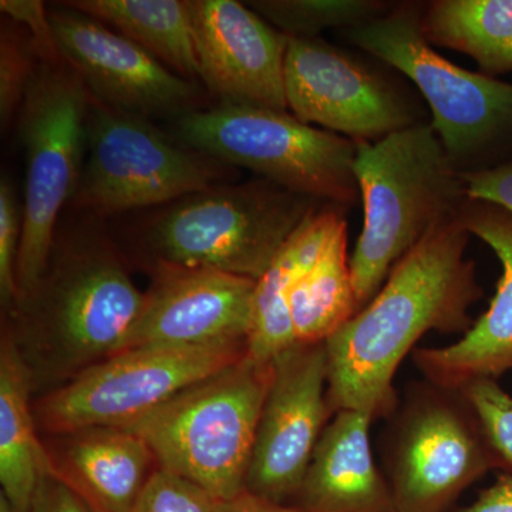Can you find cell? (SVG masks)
I'll return each mask as SVG.
<instances>
[{"label": "cell", "mask_w": 512, "mask_h": 512, "mask_svg": "<svg viewBox=\"0 0 512 512\" xmlns=\"http://www.w3.org/2000/svg\"><path fill=\"white\" fill-rule=\"evenodd\" d=\"M471 234L463 220L444 225L403 256L380 291L325 342L333 416L359 410L387 417L399 396L393 382L404 357L427 332L466 333L483 298Z\"/></svg>", "instance_id": "cell-1"}, {"label": "cell", "mask_w": 512, "mask_h": 512, "mask_svg": "<svg viewBox=\"0 0 512 512\" xmlns=\"http://www.w3.org/2000/svg\"><path fill=\"white\" fill-rule=\"evenodd\" d=\"M33 384L19 350L3 333L0 345V494L18 512H30L42 478L52 473L40 441L33 404Z\"/></svg>", "instance_id": "cell-21"}, {"label": "cell", "mask_w": 512, "mask_h": 512, "mask_svg": "<svg viewBox=\"0 0 512 512\" xmlns=\"http://www.w3.org/2000/svg\"><path fill=\"white\" fill-rule=\"evenodd\" d=\"M373 417L340 410L318 441L293 504L308 512H396L370 443Z\"/></svg>", "instance_id": "cell-19"}, {"label": "cell", "mask_w": 512, "mask_h": 512, "mask_svg": "<svg viewBox=\"0 0 512 512\" xmlns=\"http://www.w3.org/2000/svg\"><path fill=\"white\" fill-rule=\"evenodd\" d=\"M52 474L94 512H131L157 461L146 441L121 427H89L52 436Z\"/></svg>", "instance_id": "cell-18"}, {"label": "cell", "mask_w": 512, "mask_h": 512, "mask_svg": "<svg viewBox=\"0 0 512 512\" xmlns=\"http://www.w3.org/2000/svg\"><path fill=\"white\" fill-rule=\"evenodd\" d=\"M153 271L143 311L124 350L249 342L256 281L188 266L154 264Z\"/></svg>", "instance_id": "cell-16"}, {"label": "cell", "mask_w": 512, "mask_h": 512, "mask_svg": "<svg viewBox=\"0 0 512 512\" xmlns=\"http://www.w3.org/2000/svg\"><path fill=\"white\" fill-rule=\"evenodd\" d=\"M247 5L286 37L315 39L328 29H352L379 18L372 0H254Z\"/></svg>", "instance_id": "cell-25"}, {"label": "cell", "mask_w": 512, "mask_h": 512, "mask_svg": "<svg viewBox=\"0 0 512 512\" xmlns=\"http://www.w3.org/2000/svg\"><path fill=\"white\" fill-rule=\"evenodd\" d=\"M231 173V165L178 143L147 117L90 96L86 158L70 204L97 215L157 207L220 185Z\"/></svg>", "instance_id": "cell-9"}, {"label": "cell", "mask_w": 512, "mask_h": 512, "mask_svg": "<svg viewBox=\"0 0 512 512\" xmlns=\"http://www.w3.org/2000/svg\"><path fill=\"white\" fill-rule=\"evenodd\" d=\"M345 221L333 208L313 211L285 242L268 271L256 281L249 356L261 362H274L276 356L296 345L289 298L299 279L316 264L336 229Z\"/></svg>", "instance_id": "cell-20"}, {"label": "cell", "mask_w": 512, "mask_h": 512, "mask_svg": "<svg viewBox=\"0 0 512 512\" xmlns=\"http://www.w3.org/2000/svg\"><path fill=\"white\" fill-rule=\"evenodd\" d=\"M473 404L488 444L497 458L498 470L512 471V397L498 380L481 379L461 389Z\"/></svg>", "instance_id": "cell-27"}, {"label": "cell", "mask_w": 512, "mask_h": 512, "mask_svg": "<svg viewBox=\"0 0 512 512\" xmlns=\"http://www.w3.org/2000/svg\"><path fill=\"white\" fill-rule=\"evenodd\" d=\"M288 110L296 119L357 144L413 126V111L383 79L319 37H288L284 64Z\"/></svg>", "instance_id": "cell-13"}, {"label": "cell", "mask_w": 512, "mask_h": 512, "mask_svg": "<svg viewBox=\"0 0 512 512\" xmlns=\"http://www.w3.org/2000/svg\"><path fill=\"white\" fill-rule=\"evenodd\" d=\"M332 417L325 343H296L276 356L245 491L275 503L293 504Z\"/></svg>", "instance_id": "cell-12"}, {"label": "cell", "mask_w": 512, "mask_h": 512, "mask_svg": "<svg viewBox=\"0 0 512 512\" xmlns=\"http://www.w3.org/2000/svg\"><path fill=\"white\" fill-rule=\"evenodd\" d=\"M187 80L200 79L187 0H72Z\"/></svg>", "instance_id": "cell-22"}, {"label": "cell", "mask_w": 512, "mask_h": 512, "mask_svg": "<svg viewBox=\"0 0 512 512\" xmlns=\"http://www.w3.org/2000/svg\"><path fill=\"white\" fill-rule=\"evenodd\" d=\"M470 201L490 202L512 212V158L461 173Z\"/></svg>", "instance_id": "cell-30"}, {"label": "cell", "mask_w": 512, "mask_h": 512, "mask_svg": "<svg viewBox=\"0 0 512 512\" xmlns=\"http://www.w3.org/2000/svg\"><path fill=\"white\" fill-rule=\"evenodd\" d=\"M359 312L348 256L346 221L289 298L293 336L299 345L325 343Z\"/></svg>", "instance_id": "cell-23"}, {"label": "cell", "mask_w": 512, "mask_h": 512, "mask_svg": "<svg viewBox=\"0 0 512 512\" xmlns=\"http://www.w3.org/2000/svg\"><path fill=\"white\" fill-rule=\"evenodd\" d=\"M217 512H308L296 504H281L275 501L265 500L256 495L244 491L231 498V500L220 501Z\"/></svg>", "instance_id": "cell-34"}, {"label": "cell", "mask_w": 512, "mask_h": 512, "mask_svg": "<svg viewBox=\"0 0 512 512\" xmlns=\"http://www.w3.org/2000/svg\"><path fill=\"white\" fill-rule=\"evenodd\" d=\"M90 93L62 57L40 60L18 116L25 148L23 231L16 282L19 301L45 275L57 220L72 201L87 148Z\"/></svg>", "instance_id": "cell-7"}, {"label": "cell", "mask_w": 512, "mask_h": 512, "mask_svg": "<svg viewBox=\"0 0 512 512\" xmlns=\"http://www.w3.org/2000/svg\"><path fill=\"white\" fill-rule=\"evenodd\" d=\"M380 447L396 512H447L470 485L498 470L466 394L426 379L407 386Z\"/></svg>", "instance_id": "cell-6"}, {"label": "cell", "mask_w": 512, "mask_h": 512, "mask_svg": "<svg viewBox=\"0 0 512 512\" xmlns=\"http://www.w3.org/2000/svg\"><path fill=\"white\" fill-rule=\"evenodd\" d=\"M272 373L274 362L247 355L121 429L146 441L158 467L231 500L245 491Z\"/></svg>", "instance_id": "cell-4"}, {"label": "cell", "mask_w": 512, "mask_h": 512, "mask_svg": "<svg viewBox=\"0 0 512 512\" xmlns=\"http://www.w3.org/2000/svg\"><path fill=\"white\" fill-rule=\"evenodd\" d=\"M454 164L431 124L416 123L357 147L355 177L365 221L350 272L359 311L404 255L460 220L470 200Z\"/></svg>", "instance_id": "cell-3"}, {"label": "cell", "mask_w": 512, "mask_h": 512, "mask_svg": "<svg viewBox=\"0 0 512 512\" xmlns=\"http://www.w3.org/2000/svg\"><path fill=\"white\" fill-rule=\"evenodd\" d=\"M247 355L244 342L124 350L42 394L33 404L37 427L57 436L127 426Z\"/></svg>", "instance_id": "cell-11"}, {"label": "cell", "mask_w": 512, "mask_h": 512, "mask_svg": "<svg viewBox=\"0 0 512 512\" xmlns=\"http://www.w3.org/2000/svg\"><path fill=\"white\" fill-rule=\"evenodd\" d=\"M461 220L500 259L503 275L497 292L463 338L444 348L413 352L424 379L456 390L476 380H498L512 370V212L490 202L468 201Z\"/></svg>", "instance_id": "cell-17"}, {"label": "cell", "mask_w": 512, "mask_h": 512, "mask_svg": "<svg viewBox=\"0 0 512 512\" xmlns=\"http://www.w3.org/2000/svg\"><path fill=\"white\" fill-rule=\"evenodd\" d=\"M313 198L269 181L214 185L170 202L144 228L154 264L214 269L258 281L313 211Z\"/></svg>", "instance_id": "cell-5"}, {"label": "cell", "mask_w": 512, "mask_h": 512, "mask_svg": "<svg viewBox=\"0 0 512 512\" xmlns=\"http://www.w3.org/2000/svg\"><path fill=\"white\" fill-rule=\"evenodd\" d=\"M0 10L12 22L25 28L35 40L43 59H57V50L52 23L45 3L39 0H2Z\"/></svg>", "instance_id": "cell-31"}, {"label": "cell", "mask_w": 512, "mask_h": 512, "mask_svg": "<svg viewBox=\"0 0 512 512\" xmlns=\"http://www.w3.org/2000/svg\"><path fill=\"white\" fill-rule=\"evenodd\" d=\"M30 512H94L72 488L55 474L42 478L33 498Z\"/></svg>", "instance_id": "cell-32"}, {"label": "cell", "mask_w": 512, "mask_h": 512, "mask_svg": "<svg viewBox=\"0 0 512 512\" xmlns=\"http://www.w3.org/2000/svg\"><path fill=\"white\" fill-rule=\"evenodd\" d=\"M457 512H512V471L501 474L473 504Z\"/></svg>", "instance_id": "cell-33"}, {"label": "cell", "mask_w": 512, "mask_h": 512, "mask_svg": "<svg viewBox=\"0 0 512 512\" xmlns=\"http://www.w3.org/2000/svg\"><path fill=\"white\" fill-rule=\"evenodd\" d=\"M42 56L30 33L3 20L0 30V124L8 130L18 120L23 100Z\"/></svg>", "instance_id": "cell-26"}, {"label": "cell", "mask_w": 512, "mask_h": 512, "mask_svg": "<svg viewBox=\"0 0 512 512\" xmlns=\"http://www.w3.org/2000/svg\"><path fill=\"white\" fill-rule=\"evenodd\" d=\"M178 138L222 163L313 200L353 204L359 197V144L296 119L288 110L220 106L177 120Z\"/></svg>", "instance_id": "cell-8"}, {"label": "cell", "mask_w": 512, "mask_h": 512, "mask_svg": "<svg viewBox=\"0 0 512 512\" xmlns=\"http://www.w3.org/2000/svg\"><path fill=\"white\" fill-rule=\"evenodd\" d=\"M23 205L16 198L8 175L0 180V301L12 313L19 301L16 266L22 242Z\"/></svg>", "instance_id": "cell-29"}, {"label": "cell", "mask_w": 512, "mask_h": 512, "mask_svg": "<svg viewBox=\"0 0 512 512\" xmlns=\"http://www.w3.org/2000/svg\"><path fill=\"white\" fill-rule=\"evenodd\" d=\"M350 43L409 77L429 103L451 160L512 147V83L458 67L437 53L421 18L400 9L349 29Z\"/></svg>", "instance_id": "cell-10"}, {"label": "cell", "mask_w": 512, "mask_h": 512, "mask_svg": "<svg viewBox=\"0 0 512 512\" xmlns=\"http://www.w3.org/2000/svg\"><path fill=\"white\" fill-rule=\"evenodd\" d=\"M421 28L431 45L470 56L487 76L512 72V0H437Z\"/></svg>", "instance_id": "cell-24"}, {"label": "cell", "mask_w": 512, "mask_h": 512, "mask_svg": "<svg viewBox=\"0 0 512 512\" xmlns=\"http://www.w3.org/2000/svg\"><path fill=\"white\" fill-rule=\"evenodd\" d=\"M200 79L221 106L288 110V37L237 0H188Z\"/></svg>", "instance_id": "cell-15"}, {"label": "cell", "mask_w": 512, "mask_h": 512, "mask_svg": "<svg viewBox=\"0 0 512 512\" xmlns=\"http://www.w3.org/2000/svg\"><path fill=\"white\" fill-rule=\"evenodd\" d=\"M49 16L60 56L79 74L93 99L147 119H180L195 111V84L133 40L64 3Z\"/></svg>", "instance_id": "cell-14"}, {"label": "cell", "mask_w": 512, "mask_h": 512, "mask_svg": "<svg viewBox=\"0 0 512 512\" xmlns=\"http://www.w3.org/2000/svg\"><path fill=\"white\" fill-rule=\"evenodd\" d=\"M144 299L146 292L101 239L84 237L52 251L45 275L10 313L13 325L6 329L33 392H53L123 352Z\"/></svg>", "instance_id": "cell-2"}, {"label": "cell", "mask_w": 512, "mask_h": 512, "mask_svg": "<svg viewBox=\"0 0 512 512\" xmlns=\"http://www.w3.org/2000/svg\"><path fill=\"white\" fill-rule=\"evenodd\" d=\"M218 504L198 485L157 467L131 512H217Z\"/></svg>", "instance_id": "cell-28"}]
</instances>
